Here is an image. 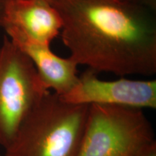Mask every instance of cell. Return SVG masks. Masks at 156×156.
<instances>
[{
    "label": "cell",
    "mask_w": 156,
    "mask_h": 156,
    "mask_svg": "<svg viewBox=\"0 0 156 156\" xmlns=\"http://www.w3.org/2000/svg\"><path fill=\"white\" fill-rule=\"evenodd\" d=\"M62 19L69 57L96 73H156V21L131 0H49Z\"/></svg>",
    "instance_id": "6da1fadb"
},
{
    "label": "cell",
    "mask_w": 156,
    "mask_h": 156,
    "mask_svg": "<svg viewBox=\"0 0 156 156\" xmlns=\"http://www.w3.org/2000/svg\"><path fill=\"white\" fill-rule=\"evenodd\" d=\"M88 107L65 102L48 90L21 124L5 156H78Z\"/></svg>",
    "instance_id": "7a4b0ae2"
},
{
    "label": "cell",
    "mask_w": 156,
    "mask_h": 156,
    "mask_svg": "<svg viewBox=\"0 0 156 156\" xmlns=\"http://www.w3.org/2000/svg\"><path fill=\"white\" fill-rule=\"evenodd\" d=\"M155 145L142 108L91 104L78 156H142Z\"/></svg>",
    "instance_id": "3957f363"
},
{
    "label": "cell",
    "mask_w": 156,
    "mask_h": 156,
    "mask_svg": "<svg viewBox=\"0 0 156 156\" xmlns=\"http://www.w3.org/2000/svg\"><path fill=\"white\" fill-rule=\"evenodd\" d=\"M48 90L30 58L4 36L0 46V145L5 149Z\"/></svg>",
    "instance_id": "277c9868"
},
{
    "label": "cell",
    "mask_w": 156,
    "mask_h": 156,
    "mask_svg": "<svg viewBox=\"0 0 156 156\" xmlns=\"http://www.w3.org/2000/svg\"><path fill=\"white\" fill-rule=\"evenodd\" d=\"M87 69L69 92L59 95L65 102L80 105H115L137 108H156V81L137 80L122 77L103 80Z\"/></svg>",
    "instance_id": "5b68a950"
},
{
    "label": "cell",
    "mask_w": 156,
    "mask_h": 156,
    "mask_svg": "<svg viewBox=\"0 0 156 156\" xmlns=\"http://www.w3.org/2000/svg\"><path fill=\"white\" fill-rule=\"evenodd\" d=\"M6 36L34 64L39 77L48 90L58 95L69 92L76 85L78 65L69 57L54 54L49 45L41 44L10 25L2 27Z\"/></svg>",
    "instance_id": "8992f818"
},
{
    "label": "cell",
    "mask_w": 156,
    "mask_h": 156,
    "mask_svg": "<svg viewBox=\"0 0 156 156\" xmlns=\"http://www.w3.org/2000/svg\"><path fill=\"white\" fill-rule=\"evenodd\" d=\"M5 25L16 27L36 41L50 46L61 33L63 22L49 0H9Z\"/></svg>",
    "instance_id": "52a82bcc"
},
{
    "label": "cell",
    "mask_w": 156,
    "mask_h": 156,
    "mask_svg": "<svg viewBox=\"0 0 156 156\" xmlns=\"http://www.w3.org/2000/svg\"><path fill=\"white\" fill-rule=\"evenodd\" d=\"M131 1L149 9L153 12H155L156 10V0H131Z\"/></svg>",
    "instance_id": "ba28073f"
},
{
    "label": "cell",
    "mask_w": 156,
    "mask_h": 156,
    "mask_svg": "<svg viewBox=\"0 0 156 156\" xmlns=\"http://www.w3.org/2000/svg\"><path fill=\"white\" fill-rule=\"evenodd\" d=\"M9 0H0V28H2L5 17V10Z\"/></svg>",
    "instance_id": "9c48e42d"
},
{
    "label": "cell",
    "mask_w": 156,
    "mask_h": 156,
    "mask_svg": "<svg viewBox=\"0 0 156 156\" xmlns=\"http://www.w3.org/2000/svg\"><path fill=\"white\" fill-rule=\"evenodd\" d=\"M142 156H156V145L151 147L149 151L146 152Z\"/></svg>",
    "instance_id": "30bf717a"
},
{
    "label": "cell",
    "mask_w": 156,
    "mask_h": 156,
    "mask_svg": "<svg viewBox=\"0 0 156 156\" xmlns=\"http://www.w3.org/2000/svg\"><path fill=\"white\" fill-rule=\"evenodd\" d=\"M0 156H2V155H0Z\"/></svg>",
    "instance_id": "8fae6325"
}]
</instances>
